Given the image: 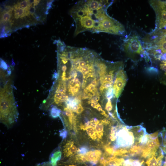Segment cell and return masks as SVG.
<instances>
[{
    "instance_id": "d6a6232c",
    "label": "cell",
    "mask_w": 166,
    "mask_h": 166,
    "mask_svg": "<svg viewBox=\"0 0 166 166\" xmlns=\"http://www.w3.org/2000/svg\"><path fill=\"white\" fill-rule=\"evenodd\" d=\"M96 109L99 111H101V112L103 111V110L102 109L101 107V105H100L99 103H98L97 105L96 106Z\"/></svg>"
},
{
    "instance_id": "6da1fadb",
    "label": "cell",
    "mask_w": 166,
    "mask_h": 166,
    "mask_svg": "<svg viewBox=\"0 0 166 166\" xmlns=\"http://www.w3.org/2000/svg\"><path fill=\"white\" fill-rule=\"evenodd\" d=\"M113 2L112 1L97 0L77 2L70 11L75 24L74 36L86 31L93 33L104 32L124 35L125 30L124 26L107 12Z\"/></svg>"
},
{
    "instance_id": "3957f363",
    "label": "cell",
    "mask_w": 166,
    "mask_h": 166,
    "mask_svg": "<svg viewBox=\"0 0 166 166\" xmlns=\"http://www.w3.org/2000/svg\"><path fill=\"white\" fill-rule=\"evenodd\" d=\"M149 4L155 13L154 31H166V1L150 0Z\"/></svg>"
},
{
    "instance_id": "52a82bcc",
    "label": "cell",
    "mask_w": 166,
    "mask_h": 166,
    "mask_svg": "<svg viewBox=\"0 0 166 166\" xmlns=\"http://www.w3.org/2000/svg\"><path fill=\"white\" fill-rule=\"evenodd\" d=\"M117 142L121 146L130 145L134 143L132 132H128L126 128L121 130L117 134Z\"/></svg>"
},
{
    "instance_id": "4fadbf2b",
    "label": "cell",
    "mask_w": 166,
    "mask_h": 166,
    "mask_svg": "<svg viewBox=\"0 0 166 166\" xmlns=\"http://www.w3.org/2000/svg\"><path fill=\"white\" fill-rule=\"evenodd\" d=\"M103 123L98 120L94 127L98 140L101 139L103 134L104 126Z\"/></svg>"
},
{
    "instance_id": "d590c367",
    "label": "cell",
    "mask_w": 166,
    "mask_h": 166,
    "mask_svg": "<svg viewBox=\"0 0 166 166\" xmlns=\"http://www.w3.org/2000/svg\"><path fill=\"white\" fill-rule=\"evenodd\" d=\"M164 166H166V156L165 157V161L164 164Z\"/></svg>"
},
{
    "instance_id": "4dcf8cb0",
    "label": "cell",
    "mask_w": 166,
    "mask_h": 166,
    "mask_svg": "<svg viewBox=\"0 0 166 166\" xmlns=\"http://www.w3.org/2000/svg\"><path fill=\"white\" fill-rule=\"evenodd\" d=\"M35 8L34 6H31L29 9V11L30 14L33 15L35 12Z\"/></svg>"
},
{
    "instance_id": "8992f818",
    "label": "cell",
    "mask_w": 166,
    "mask_h": 166,
    "mask_svg": "<svg viewBox=\"0 0 166 166\" xmlns=\"http://www.w3.org/2000/svg\"><path fill=\"white\" fill-rule=\"evenodd\" d=\"M160 144L158 137L154 138L150 137L143 148L142 156L144 158L151 157L156 155V153L159 148Z\"/></svg>"
},
{
    "instance_id": "d4e9b609",
    "label": "cell",
    "mask_w": 166,
    "mask_h": 166,
    "mask_svg": "<svg viewBox=\"0 0 166 166\" xmlns=\"http://www.w3.org/2000/svg\"><path fill=\"white\" fill-rule=\"evenodd\" d=\"M160 66V69L164 72L165 74L166 75V60L163 61Z\"/></svg>"
},
{
    "instance_id": "e0dca14e",
    "label": "cell",
    "mask_w": 166,
    "mask_h": 166,
    "mask_svg": "<svg viewBox=\"0 0 166 166\" xmlns=\"http://www.w3.org/2000/svg\"><path fill=\"white\" fill-rule=\"evenodd\" d=\"M12 11H3L1 14V21L2 22H7L10 21L12 16Z\"/></svg>"
},
{
    "instance_id": "ffe728a7",
    "label": "cell",
    "mask_w": 166,
    "mask_h": 166,
    "mask_svg": "<svg viewBox=\"0 0 166 166\" xmlns=\"http://www.w3.org/2000/svg\"><path fill=\"white\" fill-rule=\"evenodd\" d=\"M128 152V151L125 149L121 148L117 150L114 152L113 153V156H121L124 155Z\"/></svg>"
},
{
    "instance_id": "f546056e",
    "label": "cell",
    "mask_w": 166,
    "mask_h": 166,
    "mask_svg": "<svg viewBox=\"0 0 166 166\" xmlns=\"http://www.w3.org/2000/svg\"><path fill=\"white\" fill-rule=\"evenodd\" d=\"M67 132L65 130L61 131L60 132V136H62L63 138V139L66 137L67 136Z\"/></svg>"
},
{
    "instance_id": "5bb4252c",
    "label": "cell",
    "mask_w": 166,
    "mask_h": 166,
    "mask_svg": "<svg viewBox=\"0 0 166 166\" xmlns=\"http://www.w3.org/2000/svg\"><path fill=\"white\" fill-rule=\"evenodd\" d=\"M83 130H86L88 135L93 140H95L97 139V136L95 128L91 125L84 127L82 129Z\"/></svg>"
},
{
    "instance_id": "f1b7e54d",
    "label": "cell",
    "mask_w": 166,
    "mask_h": 166,
    "mask_svg": "<svg viewBox=\"0 0 166 166\" xmlns=\"http://www.w3.org/2000/svg\"><path fill=\"white\" fill-rule=\"evenodd\" d=\"M36 166H53L49 162H46L39 164Z\"/></svg>"
},
{
    "instance_id": "7402d4cb",
    "label": "cell",
    "mask_w": 166,
    "mask_h": 166,
    "mask_svg": "<svg viewBox=\"0 0 166 166\" xmlns=\"http://www.w3.org/2000/svg\"><path fill=\"white\" fill-rule=\"evenodd\" d=\"M112 105L110 99H108V102L105 105V109L109 112L112 110Z\"/></svg>"
},
{
    "instance_id": "e575fe53",
    "label": "cell",
    "mask_w": 166,
    "mask_h": 166,
    "mask_svg": "<svg viewBox=\"0 0 166 166\" xmlns=\"http://www.w3.org/2000/svg\"><path fill=\"white\" fill-rule=\"evenodd\" d=\"M64 166H75V165H65Z\"/></svg>"
},
{
    "instance_id": "cb8c5ba5",
    "label": "cell",
    "mask_w": 166,
    "mask_h": 166,
    "mask_svg": "<svg viewBox=\"0 0 166 166\" xmlns=\"http://www.w3.org/2000/svg\"><path fill=\"white\" fill-rule=\"evenodd\" d=\"M88 149L87 147H83L78 149L77 152L79 153L80 154L85 155L88 152Z\"/></svg>"
},
{
    "instance_id": "277c9868",
    "label": "cell",
    "mask_w": 166,
    "mask_h": 166,
    "mask_svg": "<svg viewBox=\"0 0 166 166\" xmlns=\"http://www.w3.org/2000/svg\"><path fill=\"white\" fill-rule=\"evenodd\" d=\"M123 47L127 55L133 60L136 59L138 56L145 55V51L137 36L132 35L127 37L124 41Z\"/></svg>"
},
{
    "instance_id": "44dd1931",
    "label": "cell",
    "mask_w": 166,
    "mask_h": 166,
    "mask_svg": "<svg viewBox=\"0 0 166 166\" xmlns=\"http://www.w3.org/2000/svg\"><path fill=\"white\" fill-rule=\"evenodd\" d=\"M134 160L128 159L124 160L122 163L121 166H132V163Z\"/></svg>"
},
{
    "instance_id": "30bf717a",
    "label": "cell",
    "mask_w": 166,
    "mask_h": 166,
    "mask_svg": "<svg viewBox=\"0 0 166 166\" xmlns=\"http://www.w3.org/2000/svg\"><path fill=\"white\" fill-rule=\"evenodd\" d=\"M54 97V101L57 105L60 104L64 101L66 102L69 98L65 92H56Z\"/></svg>"
},
{
    "instance_id": "9a60e30c",
    "label": "cell",
    "mask_w": 166,
    "mask_h": 166,
    "mask_svg": "<svg viewBox=\"0 0 166 166\" xmlns=\"http://www.w3.org/2000/svg\"><path fill=\"white\" fill-rule=\"evenodd\" d=\"M14 16L15 18H22L26 16V10L20 7H14Z\"/></svg>"
},
{
    "instance_id": "603a6c76",
    "label": "cell",
    "mask_w": 166,
    "mask_h": 166,
    "mask_svg": "<svg viewBox=\"0 0 166 166\" xmlns=\"http://www.w3.org/2000/svg\"><path fill=\"white\" fill-rule=\"evenodd\" d=\"M116 129L115 127H112L111 132L110 139L112 141H114L116 138L115 136Z\"/></svg>"
},
{
    "instance_id": "836d02e7",
    "label": "cell",
    "mask_w": 166,
    "mask_h": 166,
    "mask_svg": "<svg viewBox=\"0 0 166 166\" xmlns=\"http://www.w3.org/2000/svg\"><path fill=\"white\" fill-rule=\"evenodd\" d=\"M40 0H34V6L37 5L40 2Z\"/></svg>"
},
{
    "instance_id": "9c48e42d",
    "label": "cell",
    "mask_w": 166,
    "mask_h": 166,
    "mask_svg": "<svg viewBox=\"0 0 166 166\" xmlns=\"http://www.w3.org/2000/svg\"><path fill=\"white\" fill-rule=\"evenodd\" d=\"M101 154L100 150H95L87 152L84 155L87 161L90 162L93 164H96L100 159Z\"/></svg>"
},
{
    "instance_id": "8d00e7d4",
    "label": "cell",
    "mask_w": 166,
    "mask_h": 166,
    "mask_svg": "<svg viewBox=\"0 0 166 166\" xmlns=\"http://www.w3.org/2000/svg\"><path fill=\"white\" fill-rule=\"evenodd\" d=\"M103 166H104V165H103Z\"/></svg>"
},
{
    "instance_id": "7c38bea8",
    "label": "cell",
    "mask_w": 166,
    "mask_h": 166,
    "mask_svg": "<svg viewBox=\"0 0 166 166\" xmlns=\"http://www.w3.org/2000/svg\"><path fill=\"white\" fill-rule=\"evenodd\" d=\"M107 165L110 166H119L124 160L123 158H118L115 156L109 157L106 160Z\"/></svg>"
},
{
    "instance_id": "ac0fdd59",
    "label": "cell",
    "mask_w": 166,
    "mask_h": 166,
    "mask_svg": "<svg viewBox=\"0 0 166 166\" xmlns=\"http://www.w3.org/2000/svg\"><path fill=\"white\" fill-rule=\"evenodd\" d=\"M61 110L56 107H53L50 110V115L53 118H57L59 117Z\"/></svg>"
},
{
    "instance_id": "2e32d148",
    "label": "cell",
    "mask_w": 166,
    "mask_h": 166,
    "mask_svg": "<svg viewBox=\"0 0 166 166\" xmlns=\"http://www.w3.org/2000/svg\"><path fill=\"white\" fill-rule=\"evenodd\" d=\"M30 7L29 0H26L19 2L14 6V7H20L26 10H29Z\"/></svg>"
},
{
    "instance_id": "484cf974",
    "label": "cell",
    "mask_w": 166,
    "mask_h": 166,
    "mask_svg": "<svg viewBox=\"0 0 166 166\" xmlns=\"http://www.w3.org/2000/svg\"><path fill=\"white\" fill-rule=\"evenodd\" d=\"M144 162V161L140 162L139 160H134L132 163V166H141Z\"/></svg>"
},
{
    "instance_id": "7a4b0ae2",
    "label": "cell",
    "mask_w": 166,
    "mask_h": 166,
    "mask_svg": "<svg viewBox=\"0 0 166 166\" xmlns=\"http://www.w3.org/2000/svg\"><path fill=\"white\" fill-rule=\"evenodd\" d=\"M18 116L12 85L8 81L1 89L0 122L9 128L17 122Z\"/></svg>"
},
{
    "instance_id": "5b68a950",
    "label": "cell",
    "mask_w": 166,
    "mask_h": 166,
    "mask_svg": "<svg viewBox=\"0 0 166 166\" xmlns=\"http://www.w3.org/2000/svg\"><path fill=\"white\" fill-rule=\"evenodd\" d=\"M127 76L123 67L116 73L115 81L113 86V96L118 98L122 93L127 81Z\"/></svg>"
},
{
    "instance_id": "1f68e13d",
    "label": "cell",
    "mask_w": 166,
    "mask_h": 166,
    "mask_svg": "<svg viewBox=\"0 0 166 166\" xmlns=\"http://www.w3.org/2000/svg\"><path fill=\"white\" fill-rule=\"evenodd\" d=\"M1 67L4 69H7V65L6 63L2 60L1 61Z\"/></svg>"
},
{
    "instance_id": "4316f807",
    "label": "cell",
    "mask_w": 166,
    "mask_h": 166,
    "mask_svg": "<svg viewBox=\"0 0 166 166\" xmlns=\"http://www.w3.org/2000/svg\"><path fill=\"white\" fill-rule=\"evenodd\" d=\"M83 110V108L82 106L81 103H80L78 105V109L76 113L78 114L81 113Z\"/></svg>"
},
{
    "instance_id": "d6986e66",
    "label": "cell",
    "mask_w": 166,
    "mask_h": 166,
    "mask_svg": "<svg viewBox=\"0 0 166 166\" xmlns=\"http://www.w3.org/2000/svg\"><path fill=\"white\" fill-rule=\"evenodd\" d=\"M143 148L140 146L135 145L131 148L129 152L132 154L134 155L136 153L138 154L142 150H143Z\"/></svg>"
},
{
    "instance_id": "83f0119b",
    "label": "cell",
    "mask_w": 166,
    "mask_h": 166,
    "mask_svg": "<svg viewBox=\"0 0 166 166\" xmlns=\"http://www.w3.org/2000/svg\"><path fill=\"white\" fill-rule=\"evenodd\" d=\"M105 150L109 154H113V148L109 147H107L105 148Z\"/></svg>"
},
{
    "instance_id": "ba28073f",
    "label": "cell",
    "mask_w": 166,
    "mask_h": 166,
    "mask_svg": "<svg viewBox=\"0 0 166 166\" xmlns=\"http://www.w3.org/2000/svg\"><path fill=\"white\" fill-rule=\"evenodd\" d=\"M62 152L64 157H68L74 154L77 150L73 141H67L62 146Z\"/></svg>"
},
{
    "instance_id": "8fae6325",
    "label": "cell",
    "mask_w": 166,
    "mask_h": 166,
    "mask_svg": "<svg viewBox=\"0 0 166 166\" xmlns=\"http://www.w3.org/2000/svg\"><path fill=\"white\" fill-rule=\"evenodd\" d=\"M61 152L59 150H55L50 155L49 162L53 166H56L58 161L61 158Z\"/></svg>"
}]
</instances>
